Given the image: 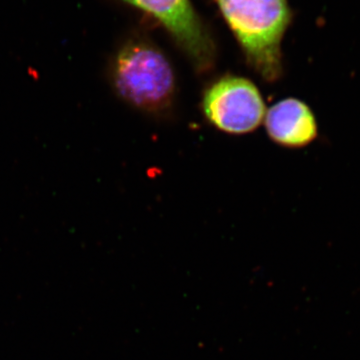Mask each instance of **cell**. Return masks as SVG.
Masks as SVG:
<instances>
[{
    "label": "cell",
    "instance_id": "6da1fadb",
    "mask_svg": "<svg viewBox=\"0 0 360 360\" xmlns=\"http://www.w3.org/2000/svg\"><path fill=\"white\" fill-rule=\"evenodd\" d=\"M248 63L267 82L283 73L281 41L290 22L288 0H215Z\"/></svg>",
    "mask_w": 360,
    "mask_h": 360
},
{
    "label": "cell",
    "instance_id": "7a4b0ae2",
    "mask_svg": "<svg viewBox=\"0 0 360 360\" xmlns=\"http://www.w3.org/2000/svg\"><path fill=\"white\" fill-rule=\"evenodd\" d=\"M112 80L118 94L139 110L160 112L174 101V70L167 56L150 42H127L113 63Z\"/></svg>",
    "mask_w": 360,
    "mask_h": 360
},
{
    "label": "cell",
    "instance_id": "3957f363",
    "mask_svg": "<svg viewBox=\"0 0 360 360\" xmlns=\"http://www.w3.org/2000/svg\"><path fill=\"white\" fill-rule=\"evenodd\" d=\"M202 108L214 127L232 134H248L262 124L266 115L259 90L250 80L225 77L203 96Z\"/></svg>",
    "mask_w": 360,
    "mask_h": 360
},
{
    "label": "cell",
    "instance_id": "277c9868",
    "mask_svg": "<svg viewBox=\"0 0 360 360\" xmlns=\"http://www.w3.org/2000/svg\"><path fill=\"white\" fill-rule=\"evenodd\" d=\"M155 18L198 70L212 68L214 45L191 0H122Z\"/></svg>",
    "mask_w": 360,
    "mask_h": 360
},
{
    "label": "cell",
    "instance_id": "5b68a950",
    "mask_svg": "<svg viewBox=\"0 0 360 360\" xmlns=\"http://www.w3.org/2000/svg\"><path fill=\"white\" fill-rule=\"evenodd\" d=\"M264 120L270 139L285 148H304L319 135V124L314 111L307 103L293 97L283 99L271 106Z\"/></svg>",
    "mask_w": 360,
    "mask_h": 360
}]
</instances>
